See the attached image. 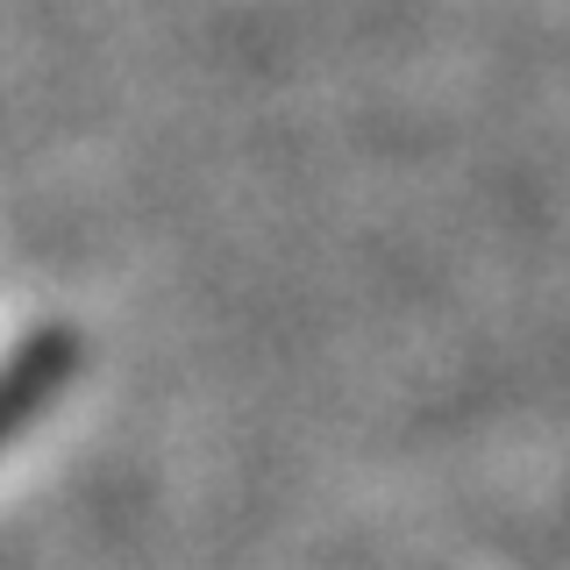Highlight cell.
<instances>
[{
	"instance_id": "1",
	"label": "cell",
	"mask_w": 570,
	"mask_h": 570,
	"mask_svg": "<svg viewBox=\"0 0 570 570\" xmlns=\"http://www.w3.org/2000/svg\"><path fill=\"white\" fill-rule=\"evenodd\" d=\"M50 364H58V356H50V350H43V356H29V364H22V371H14V379H8V385H0V428H8V421H14V414H22V406L36 400V385H43V379H50Z\"/></svg>"
}]
</instances>
